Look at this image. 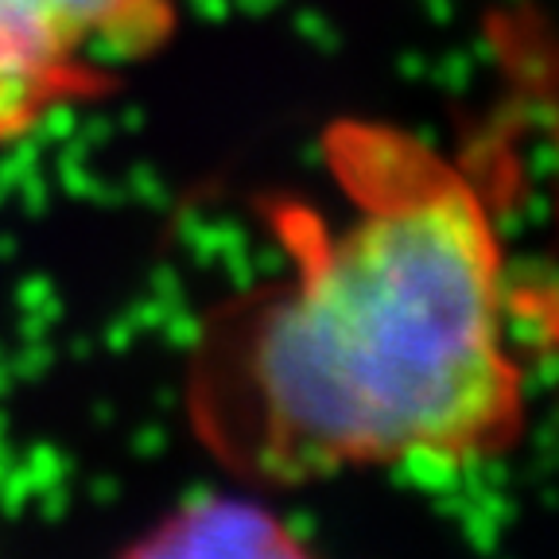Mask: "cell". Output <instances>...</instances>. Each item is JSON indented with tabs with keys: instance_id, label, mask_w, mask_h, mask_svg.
<instances>
[{
	"instance_id": "obj_1",
	"label": "cell",
	"mask_w": 559,
	"mask_h": 559,
	"mask_svg": "<svg viewBox=\"0 0 559 559\" xmlns=\"http://www.w3.org/2000/svg\"><path fill=\"white\" fill-rule=\"evenodd\" d=\"M342 218L272 202L288 272L210 319L191 401L257 478L474 459L516 428L498 194L419 132L334 121Z\"/></svg>"
},
{
	"instance_id": "obj_2",
	"label": "cell",
	"mask_w": 559,
	"mask_h": 559,
	"mask_svg": "<svg viewBox=\"0 0 559 559\" xmlns=\"http://www.w3.org/2000/svg\"><path fill=\"white\" fill-rule=\"evenodd\" d=\"M175 24V0H0V148L109 97Z\"/></svg>"
},
{
	"instance_id": "obj_3",
	"label": "cell",
	"mask_w": 559,
	"mask_h": 559,
	"mask_svg": "<svg viewBox=\"0 0 559 559\" xmlns=\"http://www.w3.org/2000/svg\"><path fill=\"white\" fill-rule=\"evenodd\" d=\"M124 559H311L288 524L257 501L199 498L175 509Z\"/></svg>"
}]
</instances>
